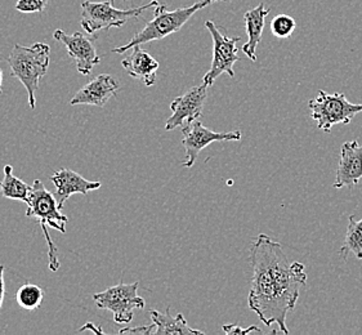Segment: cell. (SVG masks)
I'll return each instance as SVG.
<instances>
[{"label": "cell", "instance_id": "cell-8", "mask_svg": "<svg viewBox=\"0 0 362 335\" xmlns=\"http://www.w3.org/2000/svg\"><path fill=\"white\" fill-rule=\"evenodd\" d=\"M205 28L213 39V59L209 71L204 75L203 81L205 86L211 87L222 74H227L231 78L235 76L233 65L240 61L236 44L241 40V37H227L222 34L221 29H218L213 21L205 22Z\"/></svg>", "mask_w": 362, "mask_h": 335}, {"label": "cell", "instance_id": "cell-17", "mask_svg": "<svg viewBox=\"0 0 362 335\" xmlns=\"http://www.w3.org/2000/svg\"><path fill=\"white\" fill-rule=\"evenodd\" d=\"M151 320L155 324V331L153 334L156 335H168V334H180V335H203L204 331L192 329L189 325L187 320L185 319V316L178 314L177 316L170 315V307H167L165 312H159L153 310L151 312Z\"/></svg>", "mask_w": 362, "mask_h": 335}, {"label": "cell", "instance_id": "cell-3", "mask_svg": "<svg viewBox=\"0 0 362 335\" xmlns=\"http://www.w3.org/2000/svg\"><path fill=\"white\" fill-rule=\"evenodd\" d=\"M217 1L227 3L232 0H199L192 6L178 8L175 11H168L165 4H158L155 7L153 20L147 22L145 28L132 37L129 43L114 48L112 53L123 54L137 45L150 43L155 40H161L172 34H175L191 20V17L195 15L196 12L202 11L204 8L209 7L210 4L217 3Z\"/></svg>", "mask_w": 362, "mask_h": 335}, {"label": "cell", "instance_id": "cell-13", "mask_svg": "<svg viewBox=\"0 0 362 335\" xmlns=\"http://www.w3.org/2000/svg\"><path fill=\"white\" fill-rule=\"evenodd\" d=\"M119 89H120V84L114 76H111L109 74H101L89 81L87 86L80 88L71 98L70 105L71 106L89 105V106L103 107L111 98L115 97Z\"/></svg>", "mask_w": 362, "mask_h": 335}, {"label": "cell", "instance_id": "cell-19", "mask_svg": "<svg viewBox=\"0 0 362 335\" xmlns=\"http://www.w3.org/2000/svg\"><path fill=\"white\" fill-rule=\"evenodd\" d=\"M44 299V290L35 284L26 283L22 285L21 288L16 293V300L18 306L28 310V311H34L42 306Z\"/></svg>", "mask_w": 362, "mask_h": 335}, {"label": "cell", "instance_id": "cell-4", "mask_svg": "<svg viewBox=\"0 0 362 335\" xmlns=\"http://www.w3.org/2000/svg\"><path fill=\"white\" fill-rule=\"evenodd\" d=\"M12 75L21 81L28 90L30 109L37 106L39 81L48 71L51 64V47L45 43H35L31 47L15 44L7 59Z\"/></svg>", "mask_w": 362, "mask_h": 335}, {"label": "cell", "instance_id": "cell-21", "mask_svg": "<svg viewBox=\"0 0 362 335\" xmlns=\"http://www.w3.org/2000/svg\"><path fill=\"white\" fill-rule=\"evenodd\" d=\"M49 0H17L16 9L21 13H42Z\"/></svg>", "mask_w": 362, "mask_h": 335}, {"label": "cell", "instance_id": "cell-20", "mask_svg": "<svg viewBox=\"0 0 362 335\" xmlns=\"http://www.w3.org/2000/svg\"><path fill=\"white\" fill-rule=\"evenodd\" d=\"M297 26V22L288 15H277L271 22V31L280 39L289 37Z\"/></svg>", "mask_w": 362, "mask_h": 335}, {"label": "cell", "instance_id": "cell-22", "mask_svg": "<svg viewBox=\"0 0 362 335\" xmlns=\"http://www.w3.org/2000/svg\"><path fill=\"white\" fill-rule=\"evenodd\" d=\"M222 329L227 335H247L250 334V333H262V329L255 327V325L243 329L238 324H225Z\"/></svg>", "mask_w": 362, "mask_h": 335}, {"label": "cell", "instance_id": "cell-16", "mask_svg": "<svg viewBox=\"0 0 362 335\" xmlns=\"http://www.w3.org/2000/svg\"><path fill=\"white\" fill-rule=\"evenodd\" d=\"M268 13H269V9L264 7L263 3H259L257 7L247 11L244 15L247 42L243 47V52L247 54V59L252 61H257V48L261 43L264 22Z\"/></svg>", "mask_w": 362, "mask_h": 335}, {"label": "cell", "instance_id": "cell-18", "mask_svg": "<svg viewBox=\"0 0 362 335\" xmlns=\"http://www.w3.org/2000/svg\"><path fill=\"white\" fill-rule=\"evenodd\" d=\"M0 189L1 195L11 200H17V201H28L30 191H31V184L23 182L21 178H17L13 175V167L12 165H6L4 167V178L0 181Z\"/></svg>", "mask_w": 362, "mask_h": 335}, {"label": "cell", "instance_id": "cell-10", "mask_svg": "<svg viewBox=\"0 0 362 335\" xmlns=\"http://www.w3.org/2000/svg\"><path fill=\"white\" fill-rule=\"evenodd\" d=\"M208 86L191 88L185 95H180L170 103L172 117L165 124V131H170L182 128L200 119L203 115L204 105L208 97Z\"/></svg>", "mask_w": 362, "mask_h": 335}, {"label": "cell", "instance_id": "cell-6", "mask_svg": "<svg viewBox=\"0 0 362 335\" xmlns=\"http://www.w3.org/2000/svg\"><path fill=\"white\" fill-rule=\"evenodd\" d=\"M313 120L317 122V128L330 133L334 125L349 124L351 120L362 112V103H351L343 93L329 95L319 90V95L308 102Z\"/></svg>", "mask_w": 362, "mask_h": 335}, {"label": "cell", "instance_id": "cell-5", "mask_svg": "<svg viewBox=\"0 0 362 335\" xmlns=\"http://www.w3.org/2000/svg\"><path fill=\"white\" fill-rule=\"evenodd\" d=\"M159 4L158 0H153L148 4L132 9H117L114 7V0L109 1H83L81 3V26L88 34H95L101 30L122 28L132 18H138L145 11L155 8Z\"/></svg>", "mask_w": 362, "mask_h": 335}, {"label": "cell", "instance_id": "cell-11", "mask_svg": "<svg viewBox=\"0 0 362 335\" xmlns=\"http://www.w3.org/2000/svg\"><path fill=\"white\" fill-rule=\"evenodd\" d=\"M53 37L64 44L69 56L75 59L76 69L81 75H89L92 69L101 62V57L97 54L95 49V40L97 35L86 37L83 33H74L73 35H67L62 30H56Z\"/></svg>", "mask_w": 362, "mask_h": 335}, {"label": "cell", "instance_id": "cell-15", "mask_svg": "<svg viewBox=\"0 0 362 335\" xmlns=\"http://www.w3.org/2000/svg\"><path fill=\"white\" fill-rule=\"evenodd\" d=\"M122 66L131 78L142 81L146 87L155 86L159 62L148 52L144 51L141 45L132 48L129 57L122 61Z\"/></svg>", "mask_w": 362, "mask_h": 335}, {"label": "cell", "instance_id": "cell-1", "mask_svg": "<svg viewBox=\"0 0 362 335\" xmlns=\"http://www.w3.org/2000/svg\"><path fill=\"white\" fill-rule=\"evenodd\" d=\"M250 264L253 277L249 308L268 328L277 324L281 333L289 334L286 317L296 308L300 288L307 283L305 264L289 262L283 245L264 233L254 239Z\"/></svg>", "mask_w": 362, "mask_h": 335}, {"label": "cell", "instance_id": "cell-24", "mask_svg": "<svg viewBox=\"0 0 362 335\" xmlns=\"http://www.w3.org/2000/svg\"><path fill=\"white\" fill-rule=\"evenodd\" d=\"M4 295H6V283H4V266H3V264H0V308H1V305H3Z\"/></svg>", "mask_w": 362, "mask_h": 335}, {"label": "cell", "instance_id": "cell-23", "mask_svg": "<svg viewBox=\"0 0 362 335\" xmlns=\"http://www.w3.org/2000/svg\"><path fill=\"white\" fill-rule=\"evenodd\" d=\"M155 329H156V327H155V324H151V325H147V327H137V328H124L120 329V334H153V331H155Z\"/></svg>", "mask_w": 362, "mask_h": 335}, {"label": "cell", "instance_id": "cell-7", "mask_svg": "<svg viewBox=\"0 0 362 335\" xmlns=\"http://www.w3.org/2000/svg\"><path fill=\"white\" fill-rule=\"evenodd\" d=\"M139 283L114 285L101 293H95L92 298L101 310L114 314V321L117 325H128L133 320L134 310L145 308V299L138 295Z\"/></svg>", "mask_w": 362, "mask_h": 335}, {"label": "cell", "instance_id": "cell-12", "mask_svg": "<svg viewBox=\"0 0 362 335\" xmlns=\"http://www.w3.org/2000/svg\"><path fill=\"white\" fill-rule=\"evenodd\" d=\"M362 180V145L357 141L344 142L341 148V160L334 181V189H354Z\"/></svg>", "mask_w": 362, "mask_h": 335}, {"label": "cell", "instance_id": "cell-2", "mask_svg": "<svg viewBox=\"0 0 362 335\" xmlns=\"http://www.w3.org/2000/svg\"><path fill=\"white\" fill-rule=\"evenodd\" d=\"M26 204H28L26 217L37 219L42 227L44 237L47 240L48 261H49L48 267L52 272H57L61 266L59 258H58V249L48 233V227H51L58 233H65L69 218L62 213V208L58 205L54 194L48 191L44 186V183L39 180H35L31 184V191H30Z\"/></svg>", "mask_w": 362, "mask_h": 335}, {"label": "cell", "instance_id": "cell-14", "mask_svg": "<svg viewBox=\"0 0 362 335\" xmlns=\"http://www.w3.org/2000/svg\"><path fill=\"white\" fill-rule=\"evenodd\" d=\"M51 181L56 186L54 196L57 199L58 205L62 209L66 201L75 194L87 195L88 192L102 187V183L100 181H89L83 178L79 173L66 168H62L56 173H53L51 175Z\"/></svg>", "mask_w": 362, "mask_h": 335}, {"label": "cell", "instance_id": "cell-26", "mask_svg": "<svg viewBox=\"0 0 362 335\" xmlns=\"http://www.w3.org/2000/svg\"><path fill=\"white\" fill-rule=\"evenodd\" d=\"M0 57H1V56H0Z\"/></svg>", "mask_w": 362, "mask_h": 335}, {"label": "cell", "instance_id": "cell-25", "mask_svg": "<svg viewBox=\"0 0 362 335\" xmlns=\"http://www.w3.org/2000/svg\"><path fill=\"white\" fill-rule=\"evenodd\" d=\"M1 86H3V71H1V69H0V95L3 93V89H1Z\"/></svg>", "mask_w": 362, "mask_h": 335}, {"label": "cell", "instance_id": "cell-9", "mask_svg": "<svg viewBox=\"0 0 362 335\" xmlns=\"http://www.w3.org/2000/svg\"><path fill=\"white\" fill-rule=\"evenodd\" d=\"M182 145L185 147V163L182 167L191 168L195 161L197 160L199 153L203 151L204 148L209 146L213 142H221V141H240L243 134L241 131H227V133H219L206 128L205 125L197 119L195 122L182 127Z\"/></svg>", "mask_w": 362, "mask_h": 335}]
</instances>
